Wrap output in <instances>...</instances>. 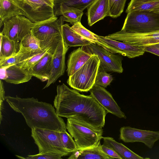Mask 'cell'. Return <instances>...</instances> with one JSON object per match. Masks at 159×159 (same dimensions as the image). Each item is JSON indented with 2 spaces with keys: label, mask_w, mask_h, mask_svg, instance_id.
<instances>
[{
  "label": "cell",
  "mask_w": 159,
  "mask_h": 159,
  "mask_svg": "<svg viewBox=\"0 0 159 159\" xmlns=\"http://www.w3.org/2000/svg\"><path fill=\"white\" fill-rule=\"evenodd\" d=\"M54 102L57 115L72 118L96 128H102L108 112L92 96L80 94L64 84L57 87Z\"/></svg>",
  "instance_id": "1"
},
{
  "label": "cell",
  "mask_w": 159,
  "mask_h": 159,
  "mask_svg": "<svg viewBox=\"0 0 159 159\" xmlns=\"http://www.w3.org/2000/svg\"><path fill=\"white\" fill-rule=\"evenodd\" d=\"M5 99L15 111L21 113L31 129L39 128L58 132L66 131V125L58 116L52 104L39 101L33 97H5Z\"/></svg>",
  "instance_id": "2"
},
{
  "label": "cell",
  "mask_w": 159,
  "mask_h": 159,
  "mask_svg": "<svg viewBox=\"0 0 159 159\" xmlns=\"http://www.w3.org/2000/svg\"><path fill=\"white\" fill-rule=\"evenodd\" d=\"M64 21L63 16L58 19L54 15L34 23L31 32L40 41L42 49L49 48V53L53 54L62 37V27Z\"/></svg>",
  "instance_id": "3"
},
{
  "label": "cell",
  "mask_w": 159,
  "mask_h": 159,
  "mask_svg": "<svg viewBox=\"0 0 159 159\" xmlns=\"http://www.w3.org/2000/svg\"><path fill=\"white\" fill-rule=\"evenodd\" d=\"M121 30L135 33L159 32V12L136 11L129 12Z\"/></svg>",
  "instance_id": "4"
},
{
  "label": "cell",
  "mask_w": 159,
  "mask_h": 159,
  "mask_svg": "<svg viewBox=\"0 0 159 159\" xmlns=\"http://www.w3.org/2000/svg\"><path fill=\"white\" fill-rule=\"evenodd\" d=\"M66 128L74 138L77 150L94 147L102 139V128L91 127L72 118H67Z\"/></svg>",
  "instance_id": "5"
},
{
  "label": "cell",
  "mask_w": 159,
  "mask_h": 159,
  "mask_svg": "<svg viewBox=\"0 0 159 159\" xmlns=\"http://www.w3.org/2000/svg\"><path fill=\"white\" fill-rule=\"evenodd\" d=\"M99 65L98 57L93 55L74 74L69 76L67 81L68 84L79 91H89L95 84Z\"/></svg>",
  "instance_id": "6"
},
{
  "label": "cell",
  "mask_w": 159,
  "mask_h": 159,
  "mask_svg": "<svg viewBox=\"0 0 159 159\" xmlns=\"http://www.w3.org/2000/svg\"><path fill=\"white\" fill-rule=\"evenodd\" d=\"M31 129V136L38 147L39 153H60L65 156L71 153L64 146L60 132L39 128Z\"/></svg>",
  "instance_id": "7"
},
{
  "label": "cell",
  "mask_w": 159,
  "mask_h": 159,
  "mask_svg": "<svg viewBox=\"0 0 159 159\" xmlns=\"http://www.w3.org/2000/svg\"><path fill=\"white\" fill-rule=\"evenodd\" d=\"M87 52L98 56L100 60L99 70L121 73L123 71L122 57L114 54L97 44L91 43L82 47Z\"/></svg>",
  "instance_id": "8"
},
{
  "label": "cell",
  "mask_w": 159,
  "mask_h": 159,
  "mask_svg": "<svg viewBox=\"0 0 159 159\" xmlns=\"http://www.w3.org/2000/svg\"><path fill=\"white\" fill-rule=\"evenodd\" d=\"M34 23L24 16H15L3 22V28L0 33L10 39L20 41L31 33Z\"/></svg>",
  "instance_id": "9"
},
{
  "label": "cell",
  "mask_w": 159,
  "mask_h": 159,
  "mask_svg": "<svg viewBox=\"0 0 159 159\" xmlns=\"http://www.w3.org/2000/svg\"><path fill=\"white\" fill-rule=\"evenodd\" d=\"M97 44L113 53H118L129 58H134L144 54L145 47H139L96 34Z\"/></svg>",
  "instance_id": "10"
},
{
  "label": "cell",
  "mask_w": 159,
  "mask_h": 159,
  "mask_svg": "<svg viewBox=\"0 0 159 159\" xmlns=\"http://www.w3.org/2000/svg\"><path fill=\"white\" fill-rule=\"evenodd\" d=\"M120 138L125 143H143L149 148L159 139V131L142 130L130 126H124L120 129Z\"/></svg>",
  "instance_id": "11"
},
{
  "label": "cell",
  "mask_w": 159,
  "mask_h": 159,
  "mask_svg": "<svg viewBox=\"0 0 159 159\" xmlns=\"http://www.w3.org/2000/svg\"><path fill=\"white\" fill-rule=\"evenodd\" d=\"M105 36L139 47H147L159 43V32L135 33L127 32L121 30Z\"/></svg>",
  "instance_id": "12"
},
{
  "label": "cell",
  "mask_w": 159,
  "mask_h": 159,
  "mask_svg": "<svg viewBox=\"0 0 159 159\" xmlns=\"http://www.w3.org/2000/svg\"><path fill=\"white\" fill-rule=\"evenodd\" d=\"M28 10L30 20L35 23L54 15V0H23Z\"/></svg>",
  "instance_id": "13"
},
{
  "label": "cell",
  "mask_w": 159,
  "mask_h": 159,
  "mask_svg": "<svg viewBox=\"0 0 159 159\" xmlns=\"http://www.w3.org/2000/svg\"><path fill=\"white\" fill-rule=\"evenodd\" d=\"M69 48L62 36L52 54L50 74L43 89L54 84L59 77L64 75L66 68V55Z\"/></svg>",
  "instance_id": "14"
},
{
  "label": "cell",
  "mask_w": 159,
  "mask_h": 159,
  "mask_svg": "<svg viewBox=\"0 0 159 159\" xmlns=\"http://www.w3.org/2000/svg\"><path fill=\"white\" fill-rule=\"evenodd\" d=\"M94 98L108 112L120 118L126 119L125 114L115 101L111 94L104 88L94 84L89 91Z\"/></svg>",
  "instance_id": "15"
},
{
  "label": "cell",
  "mask_w": 159,
  "mask_h": 159,
  "mask_svg": "<svg viewBox=\"0 0 159 159\" xmlns=\"http://www.w3.org/2000/svg\"><path fill=\"white\" fill-rule=\"evenodd\" d=\"M0 79L9 83L19 84L25 83L33 77L29 70L23 69L16 64L0 68Z\"/></svg>",
  "instance_id": "16"
},
{
  "label": "cell",
  "mask_w": 159,
  "mask_h": 159,
  "mask_svg": "<svg viewBox=\"0 0 159 159\" xmlns=\"http://www.w3.org/2000/svg\"><path fill=\"white\" fill-rule=\"evenodd\" d=\"M87 9L88 24L90 26L110 16L109 0H95Z\"/></svg>",
  "instance_id": "17"
},
{
  "label": "cell",
  "mask_w": 159,
  "mask_h": 159,
  "mask_svg": "<svg viewBox=\"0 0 159 159\" xmlns=\"http://www.w3.org/2000/svg\"><path fill=\"white\" fill-rule=\"evenodd\" d=\"M93 55L86 52L82 47L72 51L69 55L66 71L68 76L74 74Z\"/></svg>",
  "instance_id": "18"
},
{
  "label": "cell",
  "mask_w": 159,
  "mask_h": 159,
  "mask_svg": "<svg viewBox=\"0 0 159 159\" xmlns=\"http://www.w3.org/2000/svg\"><path fill=\"white\" fill-rule=\"evenodd\" d=\"M52 54H45L29 70L31 75L42 82L48 80L50 74Z\"/></svg>",
  "instance_id": "19"
},
{
  "label": "cell",
  "mask_w": 159,
  "mask_h": 159,
  "mask_svg": "<svg viewBox=\"0 0 159 159\" xmlns=\"http://www.w3.org/2000/svg\"><path fill=\"white\" fill-rule=\"evenodd\" d=\"M54 15L57 16H63L64 21L69 22L72 25L81 22L84 14L83 11L64 3L54 6Z\"/></svg>",
  "instance_id": "20"
},
{
  "label": "cell",
  "mask_w": 159,
  "mask_h": 159,
  "mask_svg": "<svg viewBox=\"0 0 159 159\" xmlns=\"http://www.w3.org/2000/svg\"><path fill=\"white\" fill-rule=\"evenodd\" d=\"M100 142L96 146L78 150L71 153L68 159H113L101 150Z\"/></svg>",
  "instance_id": "21"
},
{
  "label": "cell",
  "mask_w": 159,
  "mask_h": 159,
  "mask_svg": "<svg viewBox=\"0 0 159 159\" xmlns=\"http://www.w3.org/2000/svg\"><path fill=\"white\" fill-rule=\"evenodd\" d=\"M103 144L114 150L122 159H143L122 143L116 141L111 137H102Z\"/></svg>",
  "instance_id": "22"
},
{
  "label": "cell",
  "mask_w": 159,
  "mask_h": 159,
  "mask_svg": "<svg viewBox=\"0 0 159 159\" xmlns=\"http://www.w3.org/2000/svg\"><path fill=\"white\" fill-rule=\"evenodd\" d=\"M62 30L63 38L69 47H83L93 43L75 32L68 24L62 25Z\"/></svg>",
  "instance_id": "23"
},
{
  "label": "cell",
  "mask_w": 159,
  "mask_h": 159,
  "mask_svg": "<svg viewBox=\"0 0 159 159\" xmlns=\"http://www.w3.org/2000/svg\"><path fill=\"white\" fill-rule=\"evenodd\" d=\"M17 16L27 17L25 13L16 5L7 0H0V28L4 21Z\"/></svg>",
  "instance_id": "24"
},
{
  "label": "cell",
  "mask_w": 159,
  "mask_h": 159,
  "mask_svg": "<svg viewBox=\"0 0 159 159\" xmlns=\"http://www.w3.org/2000/svg\"><path fill=\"white\" fill-rule=\"evenodd\" d=\"M0 61L15 55L19 50V42L11 40L0 33Z\"/></svg>",
  "instance_id": "25"
},
{
  "label": "cell",
  "mask_w": 159,
  "mask_h": 159,
  "mask_svg": "<svg viewBox=\"0 0 159 159\" xmlns=\"http://www.w3.org/2000/svg\"><path fill=\"white\" fill-rule=\"evenodd\" d=\"M136 11L159 12V0H131L126 12Z\"/></svg>",
  "instance_id": "26"
},
{
  "label": "cell",
  "mask_w": 159,
  "mask_h": 159,
  "mask_svg": "<svg viewBox=\"0 0 159 159\" xmlns=\"http://www.w3.org/2000/svg\"><path fill=\"white\" fill-rule=\"evenodd\" d=\"M20 49L18 52L13 56L0 61V68H4L10 66L17 64L25 60L42 49L38 51L32 52H30L19 44Z\"/></svg>",
  "instance_id": "27"
},
{
  "label": "cell",
  "mask_w": 159,
  "mask_h": 159,
  "mask_svg": "<svg viewBox=\"0 0 159 159\" xmlns=\"http://www.w3.org/2000/svg\"><path fill=\"white\" fill-rule=\"evenodd\" d=\"M19 44L27 50L32 52L40 51V41L31 33L25 36L20 41Z\"/></svg>",
  "instance_id": "28"
},
{
  "label": "cell",
  "mask_w": 159,
  "mask_h": 159,
  "mask_svg": "<svg viewBox=\"0 0 159 159\" xmlns=\"http://www.w3.org/2000/svg\"><path fill=\"white\" fill-rule=\"evenodd\" d=\"M95 0H54V6L64 3L83 11L87 8Z\"/></svg>",
  "instance_id": "29"
},
{
  "label": "cell",
  "mask_w": 159,
  "mask_h": 159,
  "mask_svg": "<svg viewBox=\"0 0 159 159\" xmlns=\"http://www.w3.org/2000/svg\"><path fill=\"white\" fill-rule=\"evenodd\" d=\"M72 30L85 39L93 43L97 44L98 42L96 34L84 27L81 22L76 23L71 27Z\"/></svg>",
  "instance_id": "30"
},
{
  "label": "cell",
  "mask_w": 159,
  "mask_h": 159,
  "mask_svg": "<svg viewBox=\"0 0 159 159\" xmlns=\"http://www.w3.org/2000/svg\"><path fill=\"white\" fill-rule=\"evenodd\" d=\"M50 48L43 49L38 53L17 65L21 68L29 70L45 54L49 52Z\"/></svg>",
  "instance_id": "31"
},
{
  "label": "cell",
  "mask_w": 159,
  "mask_h": 159,
  "mask_svg": "<svg viewBox=\"0 0 159 159\" xmlns=\"http://www.w3.org/2000/svg\"><path fill=\"white\" fill-rule=\"evenodd\" d=\"M127 0H109V16L115 18L123 12Z\"/></svg>",
  "instance_id": "32"
},
{
  "label": "cell",
  "mask_w": 159,
  "mask_h": 159,
  "mask_svg": "<svg viewBox=\"0 0 159 159\" xmlns=\"http://www.w3.org/2000/svg\"><path fill=\"white\" fill-rule=\"evenodd\" d=\"M113 80L111 75L104 70H98L95 84L105 88L110 84Z\"/></svg>",
  "instance_id": "33"
},
{
  "label": "cell",
  "mask_w": 159,
  "mask_h": 159,
  "mask_svg": "<svg viewBox=\"0 0 159 159\" xmlns=\"http://www.w3.org/2000/svg\"><path fill=\"white\" fill-rule=\"evenodd\" d=\"M60 133L63 144L67 150L70 153L77 150L76 143L70 134L66 131L60 132Z\"/></svg>",
  "instance_id": "34"
},
{
  "label": "cell",
  "mask_w": 159,
  "mask_h": 159,
  "mask_svg": "<svg viewBox=\"0 0 159 159\" xmlns=\"http://www.w3.org/2000/svg\"><path fill=\"white\" fill-rule=\"evenodd\" d=\"M65 156L61 154L54 153L46 152L38 153L33 155H28L26 159H61L62 157Z\"/></svg>",
  "instance_id": "35"
},
{
  "label": "cell",
  "mask_w": 159,
  "mask_h": 159,
  "mask_svg": "<svg viewBox=\"0 0 159 159\" xmlns=\"http://www.w3.org/2000/svg\"><path fill=\"white\" fill-rule=\"evenodd\" d=\"M100 148L105 154L113 159H122L120 156L114 150L104 144L101 145Z\"/></svg>",
  "instance_id": "36"
},
{
  "label": "cell",
  "mask_w": 159,
  "mask_h": 159,
  "mask_svg": "<svg viewBox=\"0 0 159 159\" xmlns=\"http://www.w3.org/2000/svg\"><path fill=\"white\" fill-rule=\"evenodd\" d=\"M10 1L21 9L26 14L27 18L30 19V16L27 8L23 0H6Z\"/></svg>",
  "instance_id": "37"
},
{
  "label": "cell",
  "mask_w": 159,
  "mask_h": 159,
  "mask_svg": "<svg viewBox=\"0 0 159 159\" xmlns=\"http://www.w3.org/2000/svg\"><path fill=\"white\" fill-rule=\"evenodd\" d=\"M145 52H148L159 56V49L157 48L154 44L145 47Z\"/></svg>",
  "instance_id": "38"
},
{
  "label": "cell",
  "mask_w": 159,
  "mask_h": 159,
  "mask_svg": "<svg viewBox=\"0 0 159 159\" xmlns=\"http://www.w3.org/2000/svg\"><path fill=\"white\" fill-rule=\"evenodd\" d=\"M2 79H0V99L1 102L2 101L3 102V101L5 99V91L4 89V86L3 84ZM1 102V103L2 102Z\"/></svg>",
  "instance_id": "39"
},
{
  "label": "cell",
  "mask_w": 159,
  "mask_h": 159,
  "mask_svg": "<svg viewBox=\"0 0 159 159\" xmlns=\"http://www.w3.org/2000/svg\"><path fill=\"white\" fill-rule=\"evenodd\" d=\"M154 45L157 48L159 49V43L156 44Z\"/></svg>",
  "instance_id": "40"
}]
</instances>
